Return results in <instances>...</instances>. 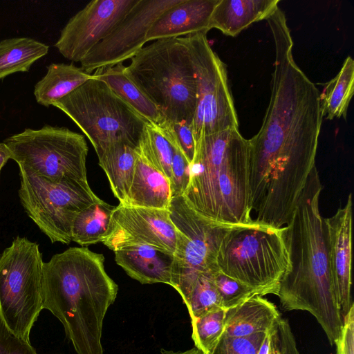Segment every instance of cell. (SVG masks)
<instances>
[{
	"label": "cell",
	"mask_w": 354,
	"mask_h": 354,
	"mask_svg": "<svg viewBox=\"0 0 354 354\" xmlns=\"http://www.w3.org/2000/svg\"><path fill=\"white\" fill-rule=\"evenodd\" d=\"M214 270H216L205 272L198 277L185 303L191 319L222 308L221 298L214 281Z\"/></svg>",
	"instance_id": "f546056e"
},
{
	"label": "cell",
	"mask_w": 354,
	"mask_h": 354,
	"mask_svg": "<svg viewBox=\"0 0 354 354\" xmlns=\"http://www.w3.org/2000/svg\"><path fill=\"white\" fill-rule=\"evenodd\" d=\"M353 203L350 194L343 207L324 218L328 264L342 319L353 304L351 299Z\"/></svg>",
	"instance_id": "2e32d148"
},
{
	"label": "cell",
	"mask_w": 354,
	"mask_h": 354,
	"mask_svg": "<svg viewBox=\"0 0 354 354\" xmlns=\"http://www.w3.org/2000/svg\"><path fill=\"white\" fill-rule=\"evenodd\" d=\"M218 0H181L165 11L149 28L146 39L180 37L210 29V19Z\"/></svg>",
	"instance_id": "e0dca14e"
},
{
	"label": "cell",
	"mask_w": 354,
	"mask_h": 354,
	"mask_svg": "<svg viewBox=\"0 0 354 354\" xmlns=\"http://www.w3.org/2000/svg\"><path fill=\"white\" fill-rule=\"evenodd\" d=\"M168 210L177 231L171 286L185 304L198 277L218 269L216 257L220 245L236 225L204 218L189 206L183 196L172 198Z\"/></svg>",
	"instance_id": "30bf717a"
},
{
	"label": "cell",
	"mask_w": 354,
	"mask_h": 354,
	"mask_svg": "<svg viewBox=\"0 0 354 354\" xmlns=\"http://www.w3.org/2000/svg\"><path fill=\"white\" fill-rule=\"evenodd\" d=\"M223 274L258 290L277 295L289 266L285 228L253 220L234 225L223 238L216 257Z\"/></svg>",
	"instance_id": "8992f818"
},
{
	"label": "cell",
	"mask_w": 354,
	"mask_h": 354,
	"mask_svg": "<svg viewBox=\"0 0 354 354\" xmlns=\"http://www.w3.org/2000/svg\"><path fill=\"white\" fill-rule=\"evenodd\" d=\"M213 277L221 307L225 310L236 307L254 296H261L256 289L231 278L218 269L213 272Z\"/></svg>",
	"instance_id": "4dcf8cb0"
},
{
	"label": "cell",
	"mask_w": 354,
	"mask_h": 354,
	"mask_svg": "<svg viewBox=\"0 0 354 354\" xmlns=\"http://www.w3.org/2000/svg\"><path fill=\"white\" fill-rule=\"evenodd\" d=\"M53 106L78 126L95 150L115 140H124L137 147L148 123L93 75Z\"/></svg>",
	"instance_id": "ba28073f"
},
{
	"label": "cell",
	"mask_w": 354,
	"mask_h": 354,
	"mask_svg": "<svg viewBox=\"0 0 354 354\" xmlns=\"http://www.w3.org/2000/svg\"><path fill=\"white\" fill-rule=\"evenodd\" d=\"M248 162L249 141L239 129L201 136L195 141L189 183L183 194L186 203L214 222H252Z\"/></svg>",
	"instance_id": "277c9868"
},
{
	"label": "cell",
	"mask_w": 354,
	"mask_h": 354,
	"mask_svg": "<svg viewBox=\"0 0 354 354\" xmlns=\"http://www.w3.org/2000/svg\"><path fill=\"white\" fill-rule=\"evenodd\" d=\"M281 318L279 312L272 303L257 295L226 310L222 335L242 337L257 333H266L277 325Z\"/></svg>",
	"instance_id": "44dd1931"
},
{
	"label": "cell",
	"mask_w": 354,
	"mask_h": 354,
	"mask_svg": "<svg viewBox=\"0 0 354 354\" xmlns=\"http://www.w3.org/2000/svg\"><path fill=\"white\" fill-rule=\"evenodd\" d=\"M19 196L28 216L52 243H70L77 215L100 198L87 180L46 178L20 174Z\"/></svg>",
	"instance_id": "8fae6325"
},
{
	"label": "cell",
	"mask_w": 354,
	"mask_h": 354,
	"mask_svg": "<svg viewBox=\"0 0 354 354\" xmlns=\"http://www.w3.org/2000/svg\"><path fill=\"white\" fill-rule=\"evenodd\" d=\"M185 37L196 83V105L191 126L194 141L203 136L239 129L225 64L212 50L207 33Z\"/></svg>",
	"instance_id": "7c38bea8"
},
{
	"label": "cell",
	"mask_w": 354,
	"mask_h": 354,
	"mask_svg": "<svg viewBox=\"0 0 354 354\" xmlns=\"http://www.w3.org/2000/svg\"><path fill=\"white\" fill-rule=\"evenodd\" d=\"M279 0H218L210 19V29L235 37L254 22L268 18L279 8Z\"/></svg>",
	"instance_id": "ffe728a7"
},
{
	"label": "cell",
	"mask_w": 354,
	"mask_h": 354,
	"mask_svg": "<svg viewBox=\"0 0 354 354\" xmlns=\"http://www.w3.org/2000/svg\"><path fill=\"white\" fill-rule=\"evenodd\" d=\"M335 344L337 354H354V304L343 318L341 333Z\"/></svg>",
	"instance_id": "d590c367"
},
{
	"label": "cell",
	"mask_w": 354,
	"mask_h": 354,
	"mask_svg": "<svg viewBox=\"0 0 354 354\" xmlns=\"http://www.w3.org/2000/svg\"><path fill=\"white\" fill-rule=\"evenodd\" d=\"M135 147L124 140H115L95 149L99 165L105 172L114 196L122 203L131 187L136 155Z\"/></svg>",
	"instance_id": "7402d4cb"
},
{
	"label": "cell",
	"mask_w": 354,
	"mask_h": 354,
	"mask_svg": "<svg viewBox=\"0 0 354 354\" xmlns=\"http://www.w3.org/2000/svg\"><path fill=\"white\" fill-rule=\"evenodd\" d=\"M115 261L131 278L142 284L171 286L174 253L145 243H131L114 252Z\"/></svg>",
	"instance_id": "ac0fdd59"
},
{
	"label": "cell",
	"mask_w": 354,
	"mask_h": 354,
	"mask_svg": "<svg viewBox=\"0 0 354 354\" xmlns=\"http://www.w3.org/2000/svg\"><path fill=\"white\" fill-rule=\"evenodd\" d=\"M114 207L100 199L81 211L73 223L72 241L82 246L100 242L107 231Z\"/></svg>",
	"instance_id": "4316f807"
},
{
	"label": "cell",
	"mask_w": 354,
	"mask_h": 354,
	"mask_svg": "<svg viewBox=\"0 0 354 354\" xmlns=\"http://www.w3.org/2000/svg\"><path fill=\"white\" fill-rule=\"evenodd\" d=\"M277 325H279V324ZM277 325L273 326L272 328H270L269 330H268L266 332V335L264 338V340H263L262 344L261 345V346L257 352V354H268V353L270 344L271 333H272L273 328L275 326H277Z\"/></svg>",
	"instance_id": "ab89813d"
},
{
	"label": "cell",
	"mask_w": 354,
	"mask_h": 354,
	"mask_svg": "<svg viewBox=\"0 0 354 354\" xmlns=\"http://www.w3.org/2000/svg\"><path fill=\"white\" fill-rule=\"evenodd\" d=\"M0 354H37L30 342L12 333L0 318Z\"/></svg>",
	"instance_id": "e575fe53"
},
{
	"label": "cell",
	"mask_w": 354,
	"mask_h": 354,
	"mask_svg": "<svg viewBox=\"0 0 354 354\" xmlns=\"http://www.w3.org/2000/svg\"><path fill=\"white\" fill-rule=\"evenodd\" d=\"M3 143L20 174L52 181L63 179L87 180L88 145L84 136L66 128L44 126L6 138Z\"/></svg>",
	"instance_id": "9c48e42d"
},
{
	"label": "cell",
	"mask_w": 354,
	"mask_h": 354,
	"mask_svg": "<svg viewBox=\"0 0 354 354\" xmlns=\"http://www.w3.org/2000/svg\"><path fill=\"white\" fill-rule=\"evenodd\" d=\"M354 91V61L348 56L337 75L325 85L320 93L323 117L328 120L346 118Z\"/></svg>",
	"instance_id": "d4e9b609"
},
{
	"label": "cell",
	"mask_w": 354,
	"mask_h": 354,
	"mask_svg": "<svg viewBox=\"0 0 354 354\" xmlns=\"http://www.w3.org/2000/svg\"><path fill=\"white\" fill-rule=\"evenodd\" d=\"M322 185L316 166L307 180L295 212L284 226L289 266L277 296L284 310L310 313L331 346L343 326L330 275L326 227L319 201Z\"/></svg>",
	"instance_id": "7a4b0ae2"
},
{
	"label": "cell",
	"mask_w": 354,
	"mask_h": 354,
	"mask_svg": "<svg viewBox=\"0 0 354 354\" xmlns=\"http://www.w3.org/2000/svg\"><path fill=\"white\" fill-rule=\"evenodd\" d=\"M136 159L125 205L168 209L171 200L169 179L155 169L135 148Z\"/></svg>",
	"instance_id": "d6986e66"
},
{
	"label": "cell",
	"mask_w": 354,
	"mask_h": 354,
	"mask_svg": "<svg viewBox=\"0 0 354 354\" xmlns=\"http://www.w3.org/2000/svg\"><path fill=\"white\" fill-rule=\"evenodd\" d=\"M177 231L168 209L115 206L101 241L113 252L131 243H145L172 253Z\"/></svg>",
	"instance_id": "9a60e30c"
},
{
	"label": "cell",
	"mask_w": 354,
	"mask_h": 354,
	"mask_svg": "<svg viewBox=\"0 0 354 354\" xmlns=\"http://www.w3.org/2000/svg\"><path fill=\"white\" fill-rule=\"evenodd\" d=\"M49 46L28 37L0 41V79L17 72H27L31 65L46 55Z\"/></svg>",
	"instance_id": "484cf974"
},
{
	"label": "cell",
	"mask_w": 354,
	"mask_h": 354,
	"mask_svg": "<svg viewBox=\"0 0 354 354\" xmlns=\"http://www.w3.org/2000/svg\"><path fill=\"white\" fill-rule=\"evenodd\" d=\"M266 335L257 333L242 337L222 335L211 354H257Z\"/></svg>",
	"instance_id": "d6a6232c"
},
{
	"label": "cell",
	"mask_w": 354,
	"mask_h": 354,
	"mask_svg": "<svg viewBox=\"0 0 354 354\" xmlns=\"http://www.w3.org/2000/svg\"><path fill=\"white\" fill-rule=\"evenodd\" d=\"M93 75L104 82L148 123L158 127L165 120L158 108L130 80L122 64L100 68Z\"/></svg>",
	"instance_id": "603a6c76"
},
{
	"label": "cell",
	"mask_w": 354,
	"mask_h": 354,
	"mask_svg": "<svg viewBox=\"0 0 354 354\" xmlns=\"http://www.w3.org/2000/svg\"><path fill=\"white\" fill-rule=\"evenodd\" d=\"M104 263L102 254L81 247L56 254L43 265V309L60 321L77 354H103V320L118 290Z\"/></svg>",
	"instance_id": "3957f363"
},
{
	"label": "cell",
	"mask_w": 354,
	"mask_h": 354,
	"mask_svg": "<svg viewBox=\"0 0 354 354\" xmlns=\"http://www.w3.org/2000/svg\"><path fill=\"white\" fill-rule=\"evenodd\" d=\"M267 21L275 51L272 91L261 127L248 140L249 176L266 191L289 193L305 185L315 166L320 92L295 62L283 12L278 8Z\"/></svg>",
	"instance_id": "6da1fadb"
},
{
	"label": "cell",
	"mask_w": 354,
	"mask_h": 354,
	"mask_svg": "<svg viewBox=\"0 0 354 354\" xmlns=\"http://www.w3.org/2000/svg\"><path fill=\"white\" fill-rule=\"evenodd\" d=\"M10 158H11L10 149L3 142H0V171Z\"/></svg>",
	"instance_id": "f35d334b"
},
{
	"label": "cell",
	"mask_w": 354,
	"mask_h": 354,
	"mask_svg": "<svg viewBox=\"0 0 354 354\" xmlns=\"http://www.w3.org/2000/svg\"><path fill=\"white\" fill-rule=\"evenodd\" d=\"M92 77V74L73 64H51L46 75L35 86V99L41 105L53 106Z\"/></svg>",
	"instance_id": "cb8c5ba5"
},
{
	"label": "cell",
	"mask_w": 354,
	"mask_h": 354,
	"mask_svg": "<svg viewBox=\"0 0 354 354\" xmlns=\"http://www.w3.org/2000/svg\"><path fill=\"white\" fill-rule=\"evenodd\" d=\"M278 327L279 325L275 326L272 331L270 344L268 354H281L279 346V337Z\"/></svg>",
	"instance_id": "74e56055"
},
{
	"label": "cell",
	"mask_w": 354,
	"mask_h": 354,
	"mask_svg": "<svg viewBox=\"0 0 354 354\" xmlns=\"http://www.w3.org/2000/svg\"><path fill=\"white\" fill-rule=\"evenodd\" d=\"M156 127L174 149L181 151L191 164L195 152V141L191 124L186 121L165 120L160 126Z\"/></svg>",
	"instance_id": "1f68e13d"
},
{
	"label": "cell",
	"mask_w": 354,
	"mask_h": 354,
	"mask_svg": "<svg viewBox=\"0 0 354 354\" xmlns=\"http://www.w3.org/2000/svg\"><path fill=\"white\" fill-rule=\"evenodd\" d=\"M226 310L222 308L191 319L192 339L196 348L203 354H211L225 329Z\"/></svg>",
	"instance_id": "f1b7e54d"
},
{
	"label": "cell",
	"mask_w": 354,
	"mask_h": 354,
	"mask_svg": "<svg viewBox=\"0 0 354 354\" xmlns=\"http://www.w3.org/2000/svg\"><path fill=\"white\" fill-rule=\"evenodd\" d=\"M138 0H94L67 22L55 46L66 59L78 62L106 38Z\"/></svg>",
	"instance_id": "5bb4252c"
},
{
	"label": "cell",
	"mask_w": 354,
	"mask_h": 354,
	"mask_svg": "<svg viewBox=\"0 0 354 354\" xmlns=\"http://www.w3.org/2000/svg\"><path fill=\"white\" fill-rule=\"evenodd\" d=\"M125 66V73L158 108L165 120L192 126L196 83L185 37L154 41Z\"/></svg>",
	"instance_id": "5b68a950"
},
{
	"label": "cell",
	"mask_w": 354,
	"mask_h": 354,
	"mask_svg": "<svg viewBox=\"0 0 354 354\" xmlns=\"http://www.w3.org/2000/svg\"><path fill=\"white\" fill-rule=\"evenodd\" d=\"M278 330L281 354H300L288 320L281 318Z\"/></svg>",
	"instance_id": "8d00e7d4"
},
{
	"label": "cell",
	"mask_w": 354,
	"mask_h": 354,
	"mask_svg": "<svg viewBox=\"0 0 354 354\" xmlns=\"http://www.w3.org/2000/svg\"><path fill=\"white\" fill-rule=\"evenodd\" d=\"M136 149L149 164L171 180L174 149L154 125L145 124Z\"/></svg>",
	"instance_id": "83f0119b"
},
{
	"label": "cell",
	"mask_w": 354,
	"mask_h": 354,
	"mask_svg": "<svg viewBox=\"0 0 354 354\" xmlns=\"http://www.w3.org/2000/svg\"><path fill=\"white\" fill-rule=\"evenodd\" d=\"M43 265L39 245L25 237H17L0 255V318L28 342L43 310Z\"/></svg>",
	"instance_id": "52a82bcc"
},
{
	"label": "cell",
	"mask_w": 354,
	"mask_h": 354,
	"mask_svg": "<svg viewBox=\"0 0 354 354\" xmlns=\"http://www.w3.org/2000/svg\"><path fill=\"white\" fill-rule=\"evenodd\" d=\"M189 179L190 164L180 150L174 149L170 180L171 198L183 196Z\"/></svg>",
	"instance_id": "836d02e7"
},
{
	"label": "cell",
	"mask_w": 354,
	"mask_h": 354,
	"mask_svg": "<svg viewBox=\"0 0 354 354\" xmlns=\"http://www.w3.org/2000/svg\"><path fill=\"white\" fill-rule=\"evenodd\" d=\"M180 1L138 0L113 30L81 60V68L90 73L131 59L144 47L154 21Z\"/></svg>",
	"instance_id": "4fadbf2b"
},
{
	"label": "cell",
	"mask_w": 354,
	"mask_h": 354,
	"mask_svg": "<svg viewBox=\"0 0 354 354\" xmlns=\"http://www.w3.org/2000/svg\"><path fill=\"white\" fill-rule=\"evenodd\" d=\"M161 354H203L202 351L198 348H193L185 352H174L172 351H167L165 349L161 350Z\"/></svg>",
	"instance_id": "60d3db41"
}]
</instances>
